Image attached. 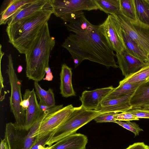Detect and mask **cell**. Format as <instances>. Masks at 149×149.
Segmentation results:
<instances>
[{
	"mask_svg": "<svg viewBox=\"0 0 149 149\" xmlns=\"http://www.w3.org/2000/svg\"><path fill=\"white\" fill-rule=\"evenodd\" d=\"M70 33L62 46L72 57L81 62L85 60L102 65L107 68H118L116 56L106 39L100 31L99 25L92 24L84 13L69 22L65 23Z\"/></svg>",
	"mask_w": 149,
	"mask_h": 149,
	"instance_id": "cell-1",
	"label": "cell"
},
{
	"mask_svg": "<svg viewBox=\"0 0 149 149\" xmlns=\"http://www.w3.org/2000/svg\"><path fill=\"white\" fill-rule=\"evenodd\" d=\"M52 14L51 4L42 10L8 25L6 31L8 42L19 53L25 54Z\"/></svg>",
	"mask_w": 149,
	"mask_h": 149,
	"instance_id": "cell-2",
	"label": "cell"
},
{
	"mask_svg": "<svg viewBox=\"0 0 149 149\" xmlns=\"http://www.w3.org/2000/svg\"><path fill=\"white\" fill-rule=\"evenodd\" d=\"M55 44V39L50 35L47 22L25 54L26 74L29 79L38 82L44 79L45 69L49 67L50 54Z\"/></svg>",
	"mask_w": 149,
	"mask_h": 149,
	"instance_id": "cell-3",
	"label": "cell"
},
{
	"mask_svg": "<svg viewBox=\"0 0 149 149\" xmlns=\"http://www.w3.org/2000/svg\"><path fill=\"white\" fill-rule=\"evenodd\" d=\"M102 113L95 110H88L81 105L74 107L68 119L54 131L46 145L50 147L64 138L75 134L80 128Z\"/></svg>",
	"mask_w": 149,
	"mask_h": 149,
	"instance_id": "cell-4",
	"label": "cell"
},
{
	"mask_svg": "<svg viewBox=\"0 0 149 149\" xmlns=\"http://www.w3.org/2000/svg\"><path fill=\"white\" fill-rule=\"evenodd\" d=\"M45 117L42 115L29 130L15 123H6L4 139L9 149H30L36 140L40 127Z\"/></svg>",
	"mask_w": 149,
	"mask_h": 149,
	"instance_id": "cell-5",
	"label": "cell"
},
{
	"mask_svg": "<svg viewBox=\"0 0 149 149\" xmlns=\"http://www.w3.org/2000/svg\"><path fill=\"white\" fill-rule=\"evenodd\" d=\"M6 72L8 74L11 88L10 106L16 124L25 127V112L20 105L23 100L21 91L22 81L18 77L15 72L12 56H8V64Z\"/></svg>",
	"mask_w": 149,
	"mask_h": 149,
	"instance_id": "cell-6",
	"label": "cell"
},
{
	"mask_svg": "<svg viewBox=\"0 0 149 149\" xmlns=\"http://www.w3.org/2000/svg\"><path fill=\"white\" fill-rule=\"evenodd\" d=\"M116 15L122 28L136 42L149 61V25L122 14Z\"/></svg>",
	"mask_w": 149,
	"mask_h": 149,
	"instance_id": "cell-7",
	"label": "cell"
},
{
	"mask_svg": "<svg viewBox=\"0 0 149 149\" xmlns=\"http://www.w3.org/2000/svg\"><path fill=\"white\" fill-rule=\"evenodd\" d=\"M99 27L109 45L116 54L120 53L126 48L122 27L116 15L109 14Z\"/></svg>",
	"mask_w": 149,
	"mask_h": 149,
	"instance_id": "cell-8",
	"label": "cell"
},
{
	"mask_svg": "<svg viewBox=\"0 0 149 149\" xmlns=\"http://www.w3.org/2000/svg\"><path fill=\"white\" fill-rule=\"evenodd\" d=\"M53 14L61 18L70 14L98 9L94 0H51Z\"/></svg>",
	"mask_w": 149,
	"mask_h": 149,
	"instance_id": "cell-9",
	"label": "cell"
},
{
	"mask_svg": "<svg viewBox=\"0 0 149 149\" xmlns=\"http://www.w3.org/2000/svg\"><path fill=\"white\" fill-rule=\"evenodd\" d=\"M74 107L72 104H69L48 114L41 124L37 137L43 136L59 127L69 117Z\"/></svg>",
	"mask_w": 149,
	"mask_h": 149,
	"instance_id": "cell-10",
	"label": "cell"
},
{
	"mask_svg": "<svg viewBox=\"0 0 149 149\" xmlns=\"http://www.w3.org/2000/svg\"><path fill=\"white\" fill-rule=\"evenodd\" d=\"M118 67L125 77L133 74L146 65L149 62L133 56L125 48L120 53L116 54Z\"/></svg>",
	"mask_w": 149,
	"mask_h": 149,
	"instance_id": "cell-11",
	"label": "cell"
},
{
	"mask_svg": "<svg viewBox=\"0 0 149 149\" xmlns=\"http://www.w3.org/2000/svg\"><path fill=\"white\" fill-rule=\"evenodd\" d=\"M114 88L111 86L92 91H84L80 97L81 105L86 109L95 110Z\"/></svg>",
	"mask_w": 149,
	"mask_h": 149,
	"instance_id": "cell-12",
	"label": "cell"
},
{
	"mask_svg": "<svg viewBox=\"0 0 149 149\" xmlns=\"http://www.w3.org/2000/svg\"><path fill=\"white\" fill-rule=\"evenodd\" d=\"M131 96L127 95L114 99L105 98L95 110L102 113L109 112H126L132 107L130 103Z\"/></svg>",
	"mask_w": 149,
	"mask_h": 149,
	"instance_id": "cell-13",
	"label": "cell"
},
{
	"mask_svg": "<svg viewBox=\"0 0 149 149\" xmlns=\"http://www.w3.org/2000/svg\"><path fill=\"white\" fill-rule=\"evenodd\" d=\"M23 96L28 97L29 100V105L26 110L24 126L26 130H29L42 113L40 109L34 88L31 90L26 89Z\"/></svg>",
	"mask_w": 149,
	"mask_h": 149,
	"instance_id": "cell-14",
	"label": "cell"
},
{
	"mask_svg": "<svg viewBox=\"0 0 149 149\" xmlns=\"http://www.w3.org/2000/svg\"><path fill=\"white\" fill-rule=\"evenodd\" d=\"M51 0H33L22 6L9 20L8 25L42 10L51 5Z\"/></svg>",
	"mask_w": 149,
	"mask_h": 149,
	"instance_id": "cell-15",
	"label": "cell"
},
{
	"mask_svg": "<svg viewBox=\"0 0 149 149\" xmlns=\"http://www.w3.org/2000/svg\"><path fill=\"white\" fill-rule=\"evenodd\" d=\"M88 141L86 136L75 133L55 143L52 146L51 149H85Z\"/></svg>",
	"mask_w": 149,
	"mask_h": 149,
	"instance_id": "cell-16",
	"label": "cell"
},
{
	"mask_svg": "<svg viewBox=\"0 0 149 149\" xmlns=\"http://www.w3.org/2000/svg\"><path fill=\"white\" fill-rule=\"evenodd\" d=\"M72 69L65 63L61 65L60 73V94L62 97H68L75 96L72 84Z\"/></svg>",
	"mask_w": 149,
	"mask_h": 149,
	"instance_id": "cell-17",
	"label": "cell"
},
{
	"mask_svg": "<svg viewBox=\"0 0 149 149\" xmlns=\"http://www.w3.org/2000/svg\"><path fill=\"white\" fill-rule=\"evenodd\" d=\"M132 107H149V81L140 85L131 96Z\"/></svg>",
	"mask_w": 149,
	"mask_h": 149,
	"instance_id": "cell-18",
	"label": "cell"
},
{
	"mask_svg": "<svg viewBox=\"0 0 149 149\" xmlns=\"http://www.w3.org/2000/svg\"><path fill=\"white\" fill-rule=\"evenodd\" d=\"M33 0H12L0 13V24H5L24 6Z\"/></svg>",
	"mask_w": 149,
	"mask_h": 149,
	"instance_id": "cell-19",
	"label": "cell"
},
{
	"mask_svg": "<svg viewBox=\"0 0 149 149\" xmlns=\"http://www.w3.org/2000/svg\"><path fill=\"white\" fill-rule=\"evenodd\" d=\"M149 81V62L137 71L126 77L120 82L141 84Z\"/></svg>",
	"mask_w": 149,
	"mask_h": 149,
	"instance_id": "cell-20",
	"label": "cell"
},
{
	"mask_svg": "<svg viewBox=\"0 0 149 149\" xmlns=\"http://www.w3.org/2000/svg\"><path fill=\"white\" fill-rule=\"evenodd\" d=\"M122 32L126 49L129 53L137 58L148 61L145 54L139 45L122 28Z\"/></svg>",
	"mask_w": 149,
	"mask_h": 149,
	"instance_id": "cell-21",
	"label": "cell"
},
{
	"mask_svg": "<svg viewBox=\"0 0 149 149\" xmlns=\"http://www.w3.org/2000/svg\"><path fill=\"white\" fill-rule=\"evenodd\" d=\"M140 85L120 81L118 86L114 88L105 98L112 99L127 95L132 96Z\"/></svg>",
	"mask_w": 149,
	"mask_h": 149,
	"instance_id": "cell-22",
	"label": "cell"
},
{
	"mask_svg": "<svg viewBox=\"0 0 149 149\" xmlns=\"http://www.w3.org/2000/svg\"><path fill=\"white\" fill-rule=\"evenodd\" d=\"M34 86L36 95L40 102L50 107L55 105L54 93L52 88H49L47 90H45L36 81H34Z\"/></svg>",
	"mask_w": 149,
	"mask_h": 149,
	"instance_id": "cell-23",
	"label": "cell"
},
{
	"mask_svg": "<svg viewBox=\"0 0 149 149\" xmlns=\"http://www.w3.org/2000/svg\"><path fill=\"white\" fill-rule=\"evenodd\" d=\"M98 9L107 14H121L120 0H94Z\"/></svg>",
	"mask_w": 149,
	"mask_h": 149,
	"instance_id": "cell-24",
	"label": "cell"
},
{
	"mask_svg": "<svg viewBox=\"0 0 149 149\" xmlns=\"http://www.w3.org/2000/svg\"><path fill=\"white\" fill-rule=\"evenodd\" d=\"M136 19L149 25V0H134Z\"/></svg>",
	"mask_w": 149,
	"mask_h": 149,
	"instance_id": "cell-25",
	"label": "cell"
},
{
	"mask_svg": "<svg viewBox=\"0 0 149 149\" xmlns=\"http://www.w3.org/2000/svg\"><path fill=\"white\" fill-rule=\"evenodd\" d=\"M121 14L133 20H137L134 0H120Z\"/></svg>",
	"mask_w": 149,
	"mask_h": 149,
	"instance_id": "cell-26",
	"label": "cell"
},
{
	"mask_svg": "<svg viewBox=\"0 0 149 149\" xmlns=\"http://www.w3.org/2000/svg\"><path fill=\"white\" fill-rule=\"evenodd\" d=\"M126 111L131 113L139 118H149V107H132Z\"/></svg>",
	"mask_w": 149,
	"mask_h": 149,
	"instance_id": "cell-27",
	"label": "cell"
},
{
	"mask_svg": "<svg viewBox=\"0 0 149 149\" xmlns=\"http://www.w3.org/2000/svg\"><path fill=\"white\" fill-rule=\"evenodd\" d=\"M55 130L49 132L43 136L37 137L36 140L30 149H41L44 147Z\"/></svg>",
	"mask_w": 149,
	"mask_h": 149,
	"instance_id": "cell-28",
	"label": "cell"
},
{
	"mask_svg": "<svg viewBox=\"0 0 149 149\" xmlns=\"http://www.w3.org/2000/svg\"><path fill=\"white\" fill-rule=\"evenodd\" d=\"M115 123L132 132L135 136L138 135L140 132L143 131L138 124L134 122H132L130 121L123 122L120 121H116Z\"/></svg>",
	"mask_w": 149,
	"mask_h": 149,
	"instance_id": "cell-29",
	"label": "cell"
},
{
	"mask_svg": "<svg viewBox=\"0 0 149 149\" xmlns=\"http://www.w3.org/2000/svg\"><path fill=\"white\" fill-rule=\"evenodd\" d=\"M117 112H109L102 113L94 119L97 123L113 122L115 123V116L119 113Z\"/></svg>",
	"mask_w": 149,
	"mask_h": 149,
	"instance_id": "cell-30",
	"label": "cell"
},
{
	"mask_svg": "<svg viewBox=\"0 0 149 149\" xmlns=\"http://www.w3.org/2000/svg\"><path fill=\"white\" fill-rule=\"evenodd\" d=\"M115 119L116 121L126 122L139 120V118L134 115L127 111L118 113L115 116Z\"/></svg>",
	"mask_w": 149,
	"mask_h": 149,
	"instance_id": "cell-31",
	"label": "cell"
},
{
	"mask_svg": "<svg viewBox=\"0 0 149 149\" xmlns=\"http://www.w3.org/2000/svg\"><path fill=\"white\" fill-rule=\"evenodd\" d=\"M125 149H149V146L143 142L134 143Z\"/></svg>",
	"mask_w": 149,
	"mask_h": 149,
	"instance_id": "cell-32",
	"label": "cell"
},
{
	"mask_svg": "<svg viewBox=\"0 0 149 149\" xmlns=\"http://www.w3.org/2000/svg\"><path fill=\"white\" fill-rule=\"evenodd\" d=\"M29 104V98L27 97L23 96V100L21 102L20 105L24 110H26Z\"/></svg>",
	"mask_w": 149,
	"mask_h": 149,
	"instance_id": "cell-33",
	"label": "cell"
},
{
	"mask_svg": "<svg viewBox=\"0 0 149 149\" xmlns=\"http://www.w3.org/2000/svg\"><path fill=\"white\" fill-rule=\"evenodd\" d=\"M39 104L40 109L42 113L46 111L49 110L51 107H48L40 102H39Z\"/></svg>",
	"mask_w": 149,
	"mask_h": 149,
	"instance_id": "cell-34",
	"label": "cell"
},
{
	"mask_svg": "<svg viewBox=\"0 0 149 149\" xmlns=\"http://www.w3.org/2000/svg\"><path fill=\"white\" fill-rule=\"evenodd\" d=\"M0 149H9L8 145L5 139L1 140Z\"/></svg>",
	"mask_w": 149,
	"mask_h": 149,
	"instance_id": "cell-35",
	"label": "cell"
},
{
	"mask_svg": "<svg viewBox=\"0 0 149 149\" xmlns=\"http://www.w3.org/2000/svg\"><path fill=\"white\" fill-rule=\"evenodd\" d=\"M46 74V75L45 76V77L43 79L48 81H52L53 78V76L52 72H51L47 73Z\"/></svg>",
	"mask_w": 149,
	"mask_h": 149,
	"instance_id": "cell-36",
	"label": "cell"
},
{
	"mask_svg": "<svg viewBox=\"0 0 149 149\" xmlns=\"http://www.w3.org/2000/svg\"><path fill=\"white\" fill-rule=\"evenodd\" d=\"M23 68L22 65H19L17 68V72L18 73H20L22 71Z\"/></svg>",
	"mask_w": 149,
	"mask_h": 149,
	"instance_id": "cell-37",
	"label": "cell"
}]
</instances>
